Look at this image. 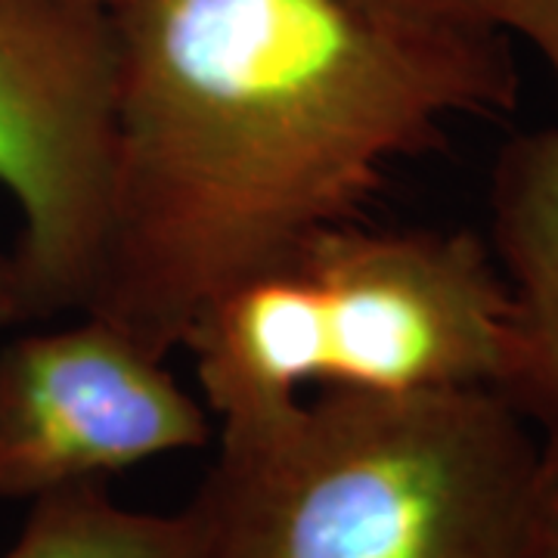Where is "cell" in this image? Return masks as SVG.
Masks as SVG:
<instances>
[{
    "label": "cell",
    "mask_w": 558,
    "mask_h": 558,
    "mask_svg": "<svg viewBox=\"0 0 558 558\" xmlns=\"http://www.w3.org/2000/svg\"><path fill=\"white\" fill-rule=\"evenodd\" d=\"M116 143L81 314L159 357L215 301L360 220L388 168L519 102L509 35L366 0H121Z\"/></svg>",
    "instance_id": "cell-1"
},
{
    "label": "cell",
    "mask_w": 558,
    "mask_h": 558,
    "mask_svg": "<svg viewBox=\"0 0 558 558\" xmlns=\"http://www.w3.org/2000/svg\"><path fill=\"white\" fill-rule=\"evenodd\" d=\"M539 457L487 388L317 391L220 425L196 558H515Z\"/></svg>",
    "instance_id": "cell-2"
},
{
    "label": "cell",
    "mask_w": 558,
    "mask_h": 558,
    "mask_svg": "<svg viewBox=\"0 0 558 558\" xmlns=\"http://www.w3.org/2000/svg\"><path fill=\"white\" fill-rule=\"evenodd\" d=\"M183 348L220 425L279 413L304 388L494 391L512 299L490 242L472 230L348 220L223 292Z\"/></svg>",
    "instance_id": "cell-3"
},
{
    "label": "cell",
    "mask_w": 558,
    "mask_h": 558,
    "mask_svg": "<svg viewBox=\"0 0 558 558\" xmlns=\"http://www.w3.org/2000/svg\"><path fill=\"white\" fill-rule=\"evenodd\" d=\"M116 25L90 0H0V186L35 319L84 311L116 143Z\"/></svg>",
    "instance_id": "cell-4"
},
{
    "label": "cell",
    "mask_w": 558,
    "mask_h": 558,
    "mask_svg": "<svg viewBox=\"0 0 558 558\" xmlns=\"http://www.w3.org/2000/svg\"><path fill=\"white\" fill-rule=\"evenodd\" d=\"M202 407L131 332L97 314L0 348V497L38 499L205 447Z\"/></svg>",
    "instance_id": "cell-5"
},
{
    "label": "cell",
    "mask_w": 558,
    "mask_h": 558,
    "mask_svg": "<svg viewBox=\"0 0 558 558\" xmlns=\"http://www.w3.org/2000/svg\"><path fill=\"white\" fill-rule=\"evenodd\" d=\"M487 242L512 299V348L494 395L539 438H558V124L502 143Z\"/></svg>",
    "instance_id": "cell-6"
},
{
    "label": "cell",
    "mask_w": 558,
    "mask_h": 558,
    "mask_svg": "<svg viewBox=\"0 0 558 558\" xmlns=\"http://www.w3.org/2000/svg\"><path fill=\"white\" fill-rule=\"evenodd\" d=\"M3 558H196V531L186 509L174 515L124 509L106 481H87L32 499Z\"/></svg>",
    "instance_id": "cell-7"
},
{
    "label": "cell",
    "mask_w": 558,
    "mask_h": 558,
    "mask_svg": "<svg viewBox=\"0 0 558 558\" xmlns=\"http://www.w3.org/2000/svg\"><path fill=\"white\" fill-rule=\"evenodd\" d=\"M515 558H558V438H543L534 502Z\"/></svg>",
    "instance_id": "cell-8"
},
{
    "label": "cell",
    "mask_w": 558,
    "mask_h": 558,
    "mask_svg": "<svg viewBox=\"0 0 558 558\" xmlns=\"http://www.w3.org/2000/svg\"><path fill=\"white\" fill-rule=\"evenodd\" d=\"M494 22L502 35H519L537 50L558 100V0H497Z\"/></svg>",
    "instance_id": "cell-9"
},
{
    "label": "cell",
    "mask_w": 558,
    "mask_h": 558,
    "mask_svg": "<svg viewBox=\"0 0 558 558\" xmlns=\"http://www.w3.org/2000/svg\"><path fill=\"white\" fill-rule=\"evenodd\" d=\"M385 13L422 25L444 28H475V32H499L494 13L497 0H366Z\"/></svg>",
    "instance_id": "cell-10"
},
{
    "label": "cell",
    "mask_w": 558,
    "mask_h": 558,
    "mask_svg": "<svg viewBox=\"0 0 558 558\" xmlns=\"http://www.w3.org/2000/svg\"><path fill=\"white\" fill-rule=\"evenodd\" d=\"M32 319H35V311H32L20 264L13 255H0V329L32 323Z\"/></svg>",
    "instance_id": "cell-11"
},
{
    "label": "cell",
    "mask_w": 558,
    "mask_h": 558,
    "mask_svg": "<svg viewBox=\"0 0 558 558\" xmlns=\"http://www.w3.org/2000/svg\"><path fill=\"white\" fill-rule=\"evenodd\" d=\"M90 3H97V7H102V10H112V7L121 3V0H90Z\"/></svg>",
    "instance_id": "cell-12"
}]
</instances>
